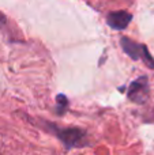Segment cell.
<instances>
[{"label":"cell","mask_w":154,"mask_h":155,"mask_svg":"<svg viewBox=\"0 0 154 155\" xmlns=\"http://www.w3.org/2000/svg\"><path fill=\"white\" fill-rule=\"evenodd\" d=\"M120 45H122L123 51L128 54L132 60H142L150 70H154V59L149 53V49L143 44H138L134 40L128 37L120 38Z\"/></svg>","instance_id":"obj_1"},{"label":"cell","mask_w":154,"mask_h":155,"mask_svg":"<svg viewBox=\"0 0 154 155\" xmlns=\"http://www.w3.org/2000/svg\"><path fill=\"white\" fill-rule=\"evenodd\" d=\"M52 129L55 131L56 136L63 142V144L67 148L83 147L86 146L87 136L86 132L79 128H59L56 125H52Z\"/></svg>","instance_id":"obj_2"},{"label":"cell","mask_w":154,"mask_h":155,"mask_svg":"<svg viewBox=\"0 0 154 155\" xmlns=\"http://www.w3.org/2000/svg\"><path fill=\"white\" fill-rule=\"evenodd\" d=\"M150 88H149V82L145 76L138 78L136 80H134L128 87V99L135 104H145L149 98Z\"/></svg>","instance_id":"obj_3"},{"label":"cell","mask_w":154,"mask_h":155,"mask_svg":"<svg viewBox=\"0 0 154 155\" xmlns=\"http://www.w3.org/2000/svg\"><path fill=\"white\" fill-rule=\"evenodd\" d=\"M132 15H131L128 11L120 10V11H113V12H109L108 18V25L115 30H124L126 27L130 25Z\"/></svg>","instance_id":"obj_4"},{"label":"cell","mask_w":154,"mask_h":155,"mask_svg":"<svg viewBox=\"0 0 154 155\" xmlns=\"http://www.w3.org/2000/svg\"><path fill=\"white\" fill-rule=\"evenodd\" d=\"M67 106H68V99L65 95L63 94H59L56 98V112L57 114H63V113L67 110Z\"/></svg>","instance_id":"obj_5"},{"label":"cell","mask_w":154,"mask_h":155,"mask_svg":"<svg viewBox=\"0 0 154 155\" xmlns=\"http://www.w3.org/2000/svg\"><path fill=\"white\" fill-rule=\"evenodd\" d=\"M4 23H5V18H4V15H3V14H0V27H2Z\"/></svg>","instance_id":"obj_6"}]
</instances>
